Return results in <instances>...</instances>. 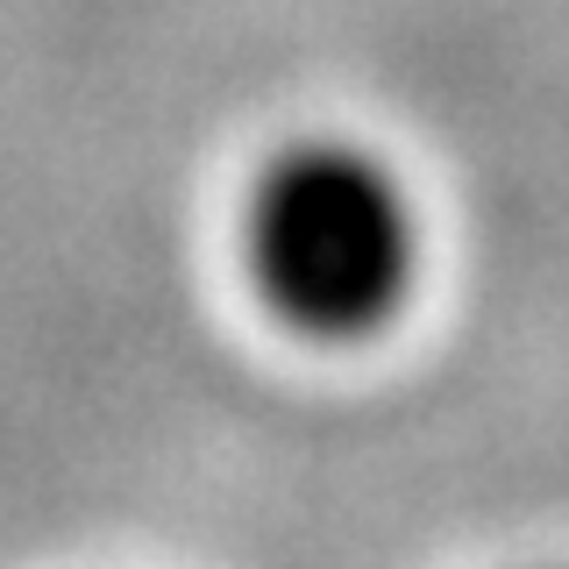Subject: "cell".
I'll return each mask as SVG.
<instances>
[{
    "label": "cell",
    "instance_id": "6da1fadb",
    "mask_svg": "<svg viewBox=\"0 0 569 569\" xmlns=\"http://www.w3.org/2000/svg\"><path fill=\"white\" fill-rule=\"evenodd\" d=\"M249 271L263 299L313 335H356L413 271V207L378 157L299 142L249 192Z\"/></svg>",
    "mask_w": 569,
    "mask_h": 569
}]
</instances>
